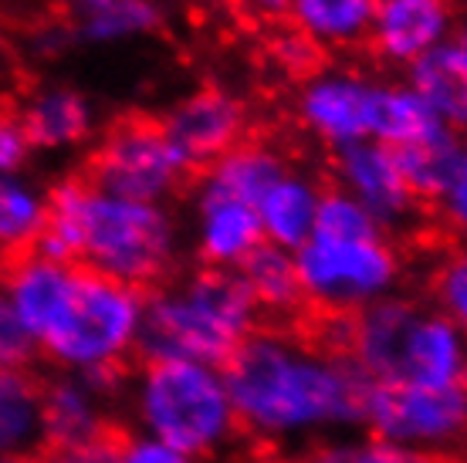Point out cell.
Segmentation results:
<instances>
[{
  "mask_svg": "<svg viewBox=\"0 0 467 463\" xmlns=\"http://www.w3.org/2000/svg\"><path fill=\"white\" fill-rule=\"evenodd\" d=\"M223 383L241 429L268 443L362 427L373 386L349 355L261 328L223 362Z\"/></svg>",
  "mask_w": 467,
  "mask_h": 463,
  "instance_id": "obj_1",
  "label": "cell"
},
{
  "mask_svg": "<svg viewBox=\"0 0 467 463\" xmlns=\"http://www.w3.org/2000/svg\"><path fill=\"white\" fill-rule=\"evenodd\" d=\"M31 251L142 291L173 271L180 231L163 203L112 197L68 176L47 193L45 231Z\"/></svg>",
  "mask_w": 467,
  "mask_h": 463,
  "instance_id": "obj_2",
  "label": "cell"
},
{
  "mask_svg": "<svg viewBox=\"0 0 467 463\" xmlns=\"http://www.w3.org/2000/svg\"><path fill=\"white\" fill-rule=\"evenodd\" d=\"M261 314L237 271L203 267L146 294L140 352L146 362H207L223 369L257 332Z\"/></svg>",
  "mask_w": 467,
  "mask_h": 463,
  "instance_id": "obj_3",
  "label": "cell"
},
{
  "mask_svg": "<svg viewBox=\"0 0 467 463\" xmlns=\"http://www.w3.org/2000/svg\"><path fill=\"white\" fill-rule=\"evenodd\" d=\"M342 355L373 386H464V328L437 308L389 294L346 318Z\"/></svg>",
  "mask_w": 467,
  "mask_h": 463,
  "instance_id": "obj_4",
  "label": "cell"
},
{
  "mask_svg": "<svg viewBox=\"0 0 467 463\" xmlns=\"http://www.w3.org/2000/svg\"><path fill=\"white\" fill-rule=\"evenodd\" d=\"M136 433L152 437L193 460H223L241 443L223 369L207 362H146L129 386Z\"/></svg>",
  "mask_w": 467,
  "mask_h": 463,
  "instance_id": "obj_5",
  "label": "cell"
},
{
  "mask_svg": "<svg viewBox=\"0 0 467 463\" xmlns=\"http://www.w3.org/2000/svg\"><path fill=\"white\" fill-rule=\"evenodd\" d=\"M146 294L132 284L78 267L71 294L47 335L37 342L61 372L75 376H119L140 345Z\"/></svg>",
  "mask_w": 467,
  "mask_h": 463,
  "instance_id": "obj_6",
  "label": "cell"
},
{
  "mask_svg": "<svg viewBox=\"0 0 467 463\" xmlns=\"http://www.w3.org/2000/svg\"><path fill=\"white\" fill-rule=\"evenodd\" d=\"M302 302L326 314H356L389 298L403 264L397 247L379 237H326L312 233L295 251Z\"/></svg>",
  "mask_w": 467,
  "mask_h": 463,
  "instance_id": "obj_7",
  "label": "cell"
},
{
  "mask_svg": "<svg viewBox=\"0 0 467 463\" xmlns=\"http://www.w3.org/2000/svg\"><path fill=\"white\" fill-rule=\"evenodd\" d=\"M190 166L166 139L160 118L119 116L88 162V183L102 193L140 203H163L187 180Z\"/></svg>",
  "mask_w": 467,
  "mask_h": 463,
  "instance_id": "obj_8",
  "label": "cell"
},
{
  "mask_svg": "<svg viewBox=\"0 0 467 463\" xmlns=\"http://www.w3.org/2000/svg\"><path fill=\"white\" fill-rule=\"evenodd\" d=\"M362 427L376 440L397 443L403 450L431 460L451 453L464 440L467 393L464 386H447V389L413 383L369 386Z\"/></svg>",
  "mask_w": 467,
  "mask_h": 463,
  "instance_id": "obj_9",
  "label": "cell"
},
{
  "mask_svg": "<svg viewBox=\"0 0 467 463\" xmlns=\"http://www.w3.org/2000/svg\"><path fill=\"white\" fill-rule=\"evenodd\" d=\"M247 105L237 95L223 92V88H197L193 95L180 98V102L160 118L166 139L173 142V149L183 156L190 170L211 166L241 146L247 136Z\"/></svg>",
  "mask_w": 467,
  "mask_h": 463,
  "instance_id": "obj_10",
  "label": "cell"
},
{
  "mask_svg": "<svg viewBox=\"0 0 467 463\" xmlns=\"http://www.w3.org/2000/svg\"><path fill=\"white\" fill-rule=\"evenodd\" d=\"M116 389V376H75V372H61L41 386L45 443L65 453L109 440V409Z\"/></svg>",
  "mask_w": 467,
  "mask_h": 463,
  "instance_id": "obj_11",
  "label": "cell"
},
{
  "mask_svg": "<svg viewBox=\"0 0 467 463\" xmlns=\"http://www.w3.org/2000/svg\"><path fill=\"white\" fill-rule=\"evenodd\" d=\"M336 176L339 190L349 193L359 207L369 210L383 231L403 227L417 210V200L403 183V173L397 166V156L389 146L376 139H362L336 149Z\"/></svg>",
  "mask_w": 467,
  "mask_h": 463,
  "instance_id": "obj_12",
  "label": "cell"
},
{
  "mask_svg": "<svg viewBox=\"0 0 467 463\" xmlns=\"http://www.w3.org/2000/svg\"><path fill=\"white\" fill-rule=\"evenodd\" d=\"M376 92L379 85L356 75H316L305 81V92L298 98L302 126L336 149L369 139Z\"/></svg>",
  "mask_w": 467,
  "mask_h": 463,
  "instance_id": "obj_13",
  "label": "cell"
},
{
  "mask_svg": "<svg viewBox=\"0 0 467 463\" xmlns=\"http://www.w3.org/2000/svg\"><path fill=\"white\" fill-rule=\"evenodd\" d=\"M403 183L413 200H427L444 213V221L464 227L467 221V156L454 129L420 146L393 149Z\"/></svg>",
  "mask_w": 467,
  "mask_h": 463,
  "instance_id": "obj_14",
  "label": "cell"
},
{
  "mask_svg": "<svg viewBox=\"0 0 467 463\" xmlns=\"http://www.w3.org/2000/svg\"><path fill=\"white\" fill-rule=\"evenodd\" d=\"M193 241H197V254L203 261V267L237 271L241 261L254 247L265 243V233H261V221H257L254 207L200 186Z\"/></svg>",
  "mask_w": 467,
  "mask_h": 463,
  "instance_id": "obj_15",
  "label": "cell"
},
{
  "mask_svg": "<svg viewBox=\"0 0 467 463\" xmlns=\"http://www.w3.org/2000/svg\"><path fill=\"white\" fill-rule=\"evenodd\" d=\"M451 21V0H376L369 37L386 61L413 65L433 45L447 41Z\"/></svg>",
  "mask_w": 467,
  "mask_h": 463,
  "instance_id": "obj_16",
  "label": "cell"
},
{
  "mask_svg": "<svg viewBox=\"0 0 467 463\" xmlns=\"http://www.w3.org/2000/svg\"><path fill=\"white\" fill-rule=\"evenodd\" d=\"M410 88L431 105L447 126L461 129L467 118V45L461 37L433 45L410 65Z\"/></svg>",
  "mask_w": 467,
  "mask_h": 463,
  "instance_id": "obj_17",
  "label": "cell"
},
{
  "mask_svg": "<svg viewBox=\"0 0 467 463\" xmlns=\"http://www.w3.org/2000/svg\"><path fill=\"white\" fill-rule=\"evenodd\" d=\"M318 200H322V190L312 180L288 170L257 203V221H261L265 243H275L281 251L295 254L312 237Z\"/></svg>",
  "mask_w": 467,
  "mask_h": 463,
  "instance_id": "obj_18",
  "label": "cell"
},
{
  "mask_svg": "<svg viewBox=\"0 0 467 463\" xmlns=\"http://www.w3.org/2000/svg\"><path fill=\"white\" fill-rule=\"evenodd\" d=\"M288 173L285 156L275 152L265 142H241L231 152H223L221 159L207 166L203 176V190L223 193L231 200H241L247 207L261 203V197L268 193L271 186L278 183L281 176Z\"/></svg>",
  "mask_w": 467,
  "mask_h": 463,
  "instance_id": "obj_19",
  "label": "cell"
},
{
  "mask_svg": "<svg viewBox=\"0 0 467 463\" xmlns=\"http://www.w3.org/2000/svg\"><path fill=\"white\" fill-rule=\"evenodd\" d=\"M17 118L31 146L41 149H65L92 132V108L75 88H41Z\"/></svg>",
  "mask_w": 467,
  "mask_h": 463,
  "instance_id": "obj_20",
  "label": "cell"
},
{
  "mask_svg": "<svg viewBox=\"0 0 467 463\" xmlns=\"http://www.w3.org/2000/svg\"><path fill=\"white\" fill-rule=\"evenodd\" d=\"M41 447V386L31 372H0V457L31 460Z\"/></svg>",
  "mask_w": 467,
  "mask_h": 463,
  "instance_id": "obj_21",
  "label": "cell"
},
{
  "mask_svg": "<svg viewBox=\"0 0 467 463\" xmlns=\"http://www.w3.org/2000/svg\"><path fill=\"white\" fill-rule=\"evenodd\" d=\"M237 278L247 288L257 314L271 318H292L302 308V288H298V271L295 257L275 243H261L241 261Z\"/></svg>",
  "mask_w": 467,
  "mask_h": 463,
  "instance_id": "obj_22",
  "label": "cell"
},
{
  "mask_svg": "<svg viewBox=\"0 0 467 463\" xmlns=\"http://www.w3.org/2000/svg\"><path fill=\"white\" fill-rule=\"evenodd\" d=\"M447 122L410 85H379L373 105V132L369 139L383 142L389 149L420 146L447 132Z\"/></svg>",
  "mask_w": 467,
  "mask_h": 463,
  "instance_id": "obj_23",
  "label": "cell"
},
{
  "mask_svg": "<svg viewBox=\"0 0 467 463\" xmlns=\"http://www.w3.org/2000/svg\"><path fill=\"white\" fill-rule=\"evenodd\" d=\"M288 14L316 45H359L373 31L376 0H292Z\"/></svg>",
  "mask_w": 467,
  "mask_h": 463,
  "instance_id": "obj_24",
  "label": "cell"
},
{
  "mask_svg": "<svg viewBox=\"0 0 467 463\" xmlns=\"http://www.w3.org/2000/svg\"><path fill=\"white\" fill-rule=\"evenodd\" d=\"M47 197L17 176H0V251L24 254L31 251L45 231Z\"/></svg>",
  "mask_w": 467,
  "mask_h": 463,
  "instance_id": "obj_25",
  "label": "cell"
},
{
  "mask_svg": "<svg viewBox=\"0 0 467 463\" xmlns=\"http://www.w3.org/2000/svg\"><path fill=\"white\" fill-rule=\"evenodd\" d=\"M160 17L163 14L152 0H106L92 11H85L82 37L99 41V45H112V41L156 31Z\"/></svg>",
  "mask_w": 467,
  "mask_h": 463,
  "instance_id": "obj_26",
  "label": "cell"
},
{
  "mask_svg": "<svg viewBox=\"0 0 467 463\" xmlns=\"http://www.w3.org/2000/svg\"><path fill=\"white\" fill-rule=\"evenodd\" d=\"M312 233H326V237H379L386 231L369 217V210L359 207L349 193L326 190L322 200H318Z\"/></svg>",
  "mask_w": 467,
  "mask_h": 463,
  "instance_id": "obj_27",
  "label": "cell"
},
{
  "mask_svg": "<svg viewBox=\"0 0 467 463\" xmlns=\"http://www.w3.org/2000/svg\"><path fill=\"white\" fill-rule=\"evenodd\" d=\"M268 55L288 78L298 81H312L326 68V47L316 45L298 27H281L278 35L268 41Z\"/></svg>",
  "mask_w": 467,
  "mask_h": 463,
  "instance_id": "obj_28",
  "label": "cell"
},
{
  "mask_svg": "<svg viewBox=\"0 0 467 463\" xmlns=\"http://www.w3.org/2000/svg\"><path fill=\"white\" fill-rule=\"evenodd\" d=\"M433 302H437V312L441 314H447V318L457 324H464V318H467V264L461 254L447 257L444 264L437 267V274H433Z\"/></svg>",
  "mask_w": 467,
  "mask_h": 463,
  "instance_id": "obj_29",
  "label": "cell"
},
{
  "mask_svg": "<svg viewBox=\"0 0 467 463\" xmlns=\"http://www.w3.org/2000/svg\"><path fill=\"white\" fill-rule=\"evenodd\" d=\"M37 359V345L17 322L11 302L0 291V372H27V365Z\"/></svg>",
  "mask_w": 467,
  "mask_h": 463,
  "instance_id": "obj_30",
  "label": "cell"
},
{
  "mask_svg": "<svg viewBox=\"0 0 467 463\" xmlns=\"http://www.w3.org/2000/svg\"><path fill=\"white\" fill-rule=\"evenodd\" d=\"M112 463H200L187 453L173 450L166 443L142 437V433H129L112 447Z\"/></svg>",
  "mask_w": 467,
  "mask_h": 463,
  "instance_id": "obj_31",
  "label": "cell"
},
{
  "mask_svg": "<svg viewBox=\"0 0 467 463\" xmlns=\"http://www.w3.org/2000/svg\"><path fill=\"white\" fill-rule=\"evenodd\" d=\"M336 457H339V463H433L427 457H420V453L403 450L397 443L376 440V437L336 447Z\"/></svg>",
  "mask_w": 467,
  "mask_h": 463,
  "instance_id": "obj_32",
  "label": "cell"
},
{
  "mask_svg": "<svg viewBox=\"0 0 467 463\" xmlns=\"http://www.w3.org/2000/svg\"><path fill=\"white\" fill-rule=\"evenodd\" d=\"M31 149H35V146L27 139V132H24L17 112L0 108V176L21 173Z\"/></svg>",
  "mask_w": 467,
  "mask_h": 463,
  "instance_id": "obj_33",
  "label": "cell"
},
{
  "mask_svg": "<svg viewBox=\"0 0 467 463\" xmlns=\"http://www.w3.org/2000/svg\"><path fill=\"white\" fill-rule=\"evenodd\" d=\"M237 4H241V11L254 14L261 21H275L292 11V0H237Z\"/></svg>",
  "mask_w": 467,
  "mask_h": 463,
  "instance_id": "obj_34",
  "label": "cell"
},
{
  "mask_svg": "<svg viewBox=\"0 0 467 463\" xmlns=\"http://www.w3.org/2000/svg\"><path fill=\"white\" fill-rule=\"evenodd\" d=\"M302 463H339V457H336V450H326V453H316V457H308V460Z\"/></svg>",
  "mask_w": 467,
  "mask_h": 463,
  "instance_id": "obj_35",
  "label": "cell"
},
{
  "mask_svg": "<svg viewBox=\"0 0 467 463\" xmlns=\"http://www.w3.org/2000/svg\"><path fill=\"white\" fill-rule=\"evenodd\" d=\"M65 4H75V7H82V11H92V7L106 4V0H65Z\"/></svg>",
  "mask_w": 467,
  "mask_h": 463,
  "instance_id": "obj_36",
  "label": "cell"
},
{
  "mask_svg": "<svg viewBox=\"0 0 467 463\" xmlns=\"http://www.w3.org/2000/svg\"><path fill=\"white\" fill-rule=\"evenodd\" d=\"M0 463H31V460H7V457H0Z\"/></svg>",
  "mask_w": 467,
  "mask_h": 463,
  "instance_id": "obj_37",
  "label": "cell"
},
{
  "mask_svg": "<svg viewBox=\"0 0 467 463\" xmlns=\"http://www.w3.org/2000/svg\"><path fill=\"white\" fill-rule=\"evenodd\" d=\"M227 463H254V460H227Z\"/></svg>",
  "mask_w": 467,
  "mask_h": 463,
  "instance_id": "obj_38",
  "label": "cell"
}]
</instances>
